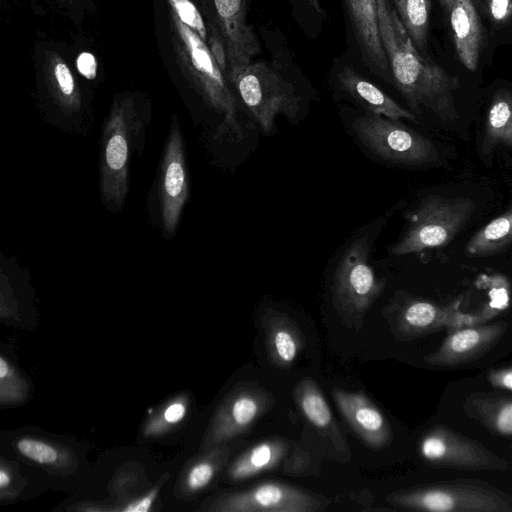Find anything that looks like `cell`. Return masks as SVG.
Returning <instances> with one entry per match:
<instances>
[{
  "instance_id": "obj_1",
  "label": "cell",
  "mask_w": 512,
  "mask_h": 512,
  "mask_svg": "<svg viewBox=\"0 0 512 512\" xmlns=\"http://www.w3.org/2000/svg\"><path fill=\"white\" fill-rule=\"evenodd\" d=\"M156 42L170 75L223 118L232 135L243 138L237 104L226 77L224 45L196 0H153Z\"/></svg>"
},
{
  "instance_id": "obj_2",
  "label": "cell",
  "mask_w": 512,
  "mask_h": 512,
  "mask_svg": "<svg viewBox=\"0 0 512 512\" xmlns=\"http://www.w3.org/2000/svg\"><path fill=\"white\" fill-rule=\"evenodd\" d=\"M379 30L390 76L413 113L422 108L444 122L458 117L454 93L460 82L416 49L390 0H377Z\"/></svg>"
},
{
  "instance_id": "obj_3",
  "label": "cell",
  "mask_w": 512,
  "mask_h": 512,
  "mask_svg": "<svg viewBox=\"0 0 512 512\" xmlns=\"http://www.w3.org/2000/svg\"><path fill=\"white\" fill-rule=\"evenodd\" d=\"M141 128L137 96L129 92L117 95L101 136V199L112 212L119 211L126 199L132 142Z\"/></svg>"
},
{
  "instance_id": "obj_4",
  "label": "cell",
  "mask_w": 512,
  "mask_h": 512,
  "mask_svg": "<svg viewBox=\"0 0 512 512\" xmlns=\"http://www.w3.org/2000/svg\"><path fill=\"white\" fill-rule=\"evenodd\" d=\"M393 507L428 512H512V495L478 480L422 484L386 497Z\"/></svg>"
},
{
  "instance_id": "obj_5",
  "label": "cell",
  "mask_w": 512,
  "mask_h": 512,
  "mask_svg": "<svg viewBox=\"0 0 512 512\" xmlns=\"http://www.w3.org/2000/svg\"><path fill=\"white\" fill-rule=\"evenodd\" d=\"M370 243L361 236L350 243L338 262L332 284V301L343 324L360 331L364 318L384 291L386 280L378 279L369 263Z\"/></svg>"
},
{
  "instance_id": "obj_6",
  "label": "cell",
  "mask_w": 512,
  "mask_h": 512,
  "mask_svg": "<svg viewBox=\"0 0 512 512\" xmlns=\"http://www.w3.org/2000/svg\"><path fill=\"white\" fill-rule=\"evenodd\" d=\"M264 133H271L278 115L294 120L301 98L288 79L265 61L251 62L230 82Z\"/></svg>"
},
{
  "instance_id": "obj_7",
  "label": "cell",
  "mask_w": 512,
  "mask_h": 512,
  "mask_svg": "<svg viewBox=\"0 0 512 512\" xmlns=\"http://www.w3.org/2000/svg\"><path fill=\"white\" fill-rule=\"evenodd\" d=\"M474 210L475 203L468 197H425L391 253L402 256L449 244L469 222Z\"/></svg>"
},
{
  "instance_id": "obj_8",
  "label": "cell",
  "mask_w": 512,
  "mask_h": 512,
  "mask_svg": "<svg viewBox=\"0 0 512 512\" xmlns=\"http://www.w3.org/2000/svg\"><path fill=\"white\" fill-rule=\"evenodd\" d=\"M353 128L372 153L388 162L423 166L440 160L435 145L429 139L399 120L368 113L357 118Z\"/></svg>"
},
{
  "instance_id": "obj_9",
  "label": "cell",
  "mask_w": 512,
  "mask_h": 512,
  "mask_svg": "<svg viewBox=\"0 0 512 512\" xmlns=\"http://www.w3.org/2000/svg\"><path fill=\"white\" fill-rule=\"evenodd\" d=\"M222 41L227 59L226 77L230 82L261 53L255 29L249 21L250 0H196Z\"/></svg>"
},
{
  "instance_id": "obj_10",
  "label": "cell",
  "mask_w": 512,
  "mask_h": 512,
  "mask_svg": "<svg viewBox=\"0 0 512 512\" xmlns=\"http://www.w3.org/2000/svg\"><path fill=\"white\" fill-rule=\"evenodd\" d=\"M422 458L433 466L469 471H505L509 462L478 441L444 425L427 430L419 443Z\"/></svg>"
},
{
  "instance_id": "obj_11",
  "label": "cell",
  "mask_w": 512,
  "mask_h": 512,
  "mask_svg": "<svg viewBox=\"0 0 512 512\" xmlns=\"http://www.w3.org/2000/svg\"><path fill=\"white\" fill-rule=\"evenodd\" d=\"M329 502L321 495L278 481H265L221 496L213 510L224 512H317Z\"/></svg>"
},
{
  "instance_id": "obj_12",
  "label": "cell",
  "mask_w": 512,
  "mask_h": 512,
  "mask_svg": "<svg viewBox=\"0 0 512 512\" xmlns=\"http://www.w3.org/2000/svg\"><path fill=\"white\" fill-rule=\"evenodd\" d=\"M275 401L274 395L256 382L238 385L221 403L205 444L216 446L249 433Z\"/></svg>"
},
{
  "instance_id": "obj_13",
  "label": "cell",
  "mask_w": 512,
  "mask_h": 512,
  "mask_svg": "<svg viewBox=\"0 0 512 512\" xmlns=\"http://www.w3.org/2000/svg\"><path fill=\"white\" fill-rule=\"evenodd\" d=\"M158 190L162 229L171 237L189 196L185 145L175 116L163 152Z\"/></svg>"
},
{
  "instance_id": "obj_14",
  "label": "cell",
  "mask_w": 512,
  "mask_h": 512,
  "mask_svg": "<svg viewBox=\"0 0 512 512\" xmlns=\"http://www.w3.org/2000/svg\"><path fill=\"white\" fill-rule=\"evenodd\" d=\"M332 396L343 418L366 446L382 450L391 444L390 422L363 391L335 387Z\"/></svg>"
},
{
  "instance_id": "obj_15",
  "label": "cell",
  "mask_w": 512,
  "mask_h": 512,
  "mask_svg": "<svg viewBox=\"0 0 512 512\" xmlns=\"http://www.w3.org/2000/svg\"><path fill=\"white\" fill-rule=\"evenodd\" d=\"M38 80L49 97L66 115L79 113L82 95L77 80L61 52L55 45L40 44L34 56Z\"/></svg>"
},
{
  "instance_id": "obj_16",
  "label": "cell",
  "mask_w": 512,
  "mask_h": 512,
  "mask_svg": "<svg viewBox=\"0 0 512 512\" xmlns=\"http://www.w3.org/2000/svg\"><path fill=\"white\" fill-rule=\"evenodd\" d=\"M350 28L364 64L384 79L390 70L383 49L377 0H342Z\"/></svg>"
},
{
  "instance_id": "obj_17",
  "label": "cell",
  "mask_w": 512,
  "mask_h": 512,
  "mask_svg": "<svg viewBox=\"0 0 512 512\" xmlns=\"http://www.w3.org/2000/svg\"><path fill=\"white\" fill-rule=\"evenodd\" d=\"M446 310L429 301L406 293H395L383 308L382 316L393 336L402 341L419 337L441 324Z\"/></svg>"
},
{
  "instance_id": "obj_18",
  "label": "cell",
  "mask_w": 512,
  "mask_h": 512,
  "mask_svg": "<svg viewBox=\"0 0 512 512\" xmlns=\"http://www.w3.org/2000/svg\"><path fill=\"white\" fill-rule=\"evenodd\" d=\"M505 330L504 323L457 330L435 352L425 356L424 361L440 367L463 364L491 348Z\"/></svg>"
},
{
  "instance_id": "obj_19",
  "label": "cell",
  "mask_w": 512,
  "mask_h": 512,
  "mask_svg": "<svg viewBox=\"0 0 512 512\" xmlns=\"http://www.w3.org/2000/svg\"><path fill=\"white\" fill-rule=\"evenodd\" d=\"M268 361L278 369H289L305 347V337L288 314L268 308L261 317Z\"/></svg>"
},
{
  "instance_id": "obj_20",
  "label": "cell",
  "mask_w": 512,
  "mask_h": 512,
  "mask_svg": "<svg viewBox=\"0 0 512 512\" xmlns=\"http://www.w3.org/2000/svg\"><path fill=\"white\" fill-rule=\"evenodd\" d=\"M293 395L305 419L329 439L337 451L350 457L349 447L317 382L311 377L302 378Z\"/></svg>"
},
{
  "instance_id": "obj_21",
  "label": "cell",
  "mask_w": 512,
  "mask_h": 512,
  "mask_svg": "<svg viewBox=\"0 0 512 512\" xmlns=\"http://www.w3.org/2000/svg\"><path fill=\"white\" fill-rule=\"evenodd\" d=\"M449 16L457 56L464 67L474 71L478 67L484 32L473 0H456Z\"/></svg>"
},
{
  "instance_id": "obj_22",
  "label": "cell",
  "mask_w": 512,
  "mask_h": 512,
  "mask_svg": "<svg viewBox=\"0 0 512 512\" xmlns=\"http://www.w3.org/2000/svg\"><path fill=\"white\" fill-rule=\"evenodd\" d=\"M338 82L342 90L348 93L369 114L379 115L393 120L407 119L417 122L415 113L402 107L380 88L363 78L350 67L338 73Z\"/></svg>"
},
{
  "instance_id": "obj_23",
  "label": "cell",
  "mask_w": 512,
  "mask_h": 512,
  "mask_svg": "<svg viewBox=\"0 0 512 512\" xmlns=\"http://www.w3.org/2000/svg\"><path fill=\"white\" fill-rule=\"evenodd\" d=\"M289 442L279 436L266 438L243 451L230 465L227 476L244 481L278 467L288 456Z\"/></svg>"
},
{
  "instance_id": "obj_24",
  "label": "cell",
  "mask_w": 512,
  "mask_h": 512,
  "mask_svg": "<svg viewBox=\"0 0 512 512\" xmlns=\"http://www.w3.org/2000/svg\"><path fill=\"white\" fill-rule=\"evenodd\" d=\"M465 411L486 429L501 436H512V397L487 393L471 394Z\"/></svg>"
},
{
  "instance_id": "obj_25",
  "label": "cell",
  "mask_w": 512,
  "mask_h": 512,
  "mask_svg": "<svg viewBox=\"0 0 512 512\" xmlns=\"http://www.w3.org/2000/svg\"><path fill=\"white\" fill-rule=\"evenodd\" d=\"M498 144L512 147V92L506 89L496 91L491 99L481 145L483 155Z\"/></svg>"
},
{
  "instance_id": "obj_26",
  "label": "cell",
  "mask_w": 512,
  "mask_h": 512,
  "mask_svg": "<svg viewBox=\"0 0 512 512\" xmlns=\"http://www.w3.org/2000/svg\"><path fill=\"white\" fill-rule=\"evenodd\" d=\"M512 244V208L479 229L467 242L465 254L484 257L501 253Z\"/></svg>"
},
{
  "instance_id": "obj_27",
  "label": "cell",
  "mask_w": 512,
  "mask_h": 512,
  "mask_svg": "<svg viewBox=\"0 0 512 512\" xmlns=\"http://www.w3.org/2000/svg\"><path fill=\"white\" fill-rule=\"evenodd\" d=\"M396 14L413 42L421 53L427 50L431 0H390Z\"/></svg>"
},
{
  "instance_id": "obj_28",
  "label": "cell",
  "mask_w": 512,
  "mask_h": 512,
  "mask_svg": "<svg viewBox=\"0 0 512 512\" xmlns=\"http://www.w3.org/2000/svg\"><path fill=\"white\" fill-rule=\"evenodd\" d=\"M49 8L65 16L77 28H80L88 16L97 11L96 0H43Z\"/></svg>"
},
{
  "instance_id": "obj_29",
  "label": "cell",
  "mask_w": 512,
  "mask_h": 512,
  "mask_svg": "<svg viewBox=\"0 0 512 512\" xmlns=\"http://www.w3.org/2000/svg\"><path fill=\"white\" fill-rule=\"evenodd\" d=\"M223 453L216 449L211 457L196 463L188 472L186 484L190 491H198L206 487L214 478L220 464Z\"/></svg>"
},
{
  "instance_id": "obj_30",
  "label": "cell",
  "mask_w": 512,
  "mask_h": 512,
  "mask_svg": "<svg viewBox=\"0 0 512 512\" xmlns=\"http://www.w3.org/2000/svg\"><path fill=\"white\" fill-rule=\"evenodd\" d=\"M17 450L25 458L39 464H52L58 459V452L53 446L32 438L20 439Z\"/></svg>"
},
{
  "instance_id": "obj_31",
  "label": "cell",
  "mask_w": 512,
  "mask_h": 512,
  "mask_svg": "<svg viewBox=\"0 0 512 512\" xmlns=\"http://www.w3.org/2000/svg\"><path fill=\"white\" fill-rule=\"evenodd\" d=\"M187 406L183 400L171 402L162 412L161 417L155 418L146 428V434H157L169 425L180 422L186 414Z\"/></svg>"
},
{
  "instance_id": "obj_32",
  "label": "cell",
  "mask_w": 512,
  "mask_h": 512,
  "mask_svg": "<svg viewBox=\"0 0 512 512\" xmlns=\"http://www.w3.org/2000/svg\"><path fill=\"white\" fill-rule=\"evenodd\" d=\"M487 12L494 26H503L512 20V0H488Z\"/></svg>"
},
{
  "instance_id": "obj_33",
  "label": "cell",
  "mask_w": 512,
  "mask_h": 512,
  "mask_svg": "<svg viewBox=\"0 0 512 512\" xmlns=\"http://www.w3.org/2000/svg\"><path fill=\"white\" fill-rule=\"evenodd\" d=\"M487 380L494 388L512 392V366L491 369Z\"/></svg>"
},
{
  "instance_id": "obj_34",
  "label": "cell",
  "mask_w": 512,
  "mask_h": 512,
  "mask_svg": "<svg viewBox=\"0 0 512 512\" xmlns=\"http://www.w3.org/2000/svg\"><path fill=\"white\" fill-rule=\"evenodd\" d=\"M76 65L79 73L88 80H94L97 74V61L90 52L78 55Z\"/></svg>"
},
{
  "instance_id": "obj_35",
  "label": "cell",
  "mask_w": 512,
  "mask_h": 512,
  "mask_svg": "<svg viewBox=\"0 0 512 512\" xmlns=\"http://www.w3.org/2000/svg\"><path fill=\"white\" fill-rule=\"evenodd\" d=\"M310 458L307 452L298 449L293 452L291 457L287 456L285 459V471L290 473H300L308 468Z\"/></svg>"
},
{
  "instance_id": "obj_36",
  "label": "cell",
  "mask_w": 512,
  "mask_h": 512,
  "mask_svg": "<svg viewBox=\"0 0 512 512\" xmlns=\"http://www.w3.org/2000/svg\"><path fill=\"white\" fill-rule=\"evenodd\" d=\"M290 2L293 7L308 11L314 17L325 18V11L320 0H290Z\"/></svg>"
},
{
  "instance_id": "obj_37",
  "label": "cell",
  "mask_w": 512,
  "mask_h": 512,
  "mask_svg": "<svg viewBox=\"0 0 512 512\" xmlns=\"http://www.w3.org/2000/svg\"><path fill=\"white\" fill-rule=\"evenodd\" d=\"M157 490L151 491L146 496L128 504L122 510L125 512H146L150 510L151 505L156 497Z\"/></svg>"
},
{
  "instance_id": "obj_38",
  "label": "cell",
  "mask_w": 512,
  "mask_h": 512,
  "mask_svg": "<svg viewBox=\"0 0 512 512\" xmlns=\"http://www.w3.org/2000/svg\"><path fill=\"white\" fill-rule=\"evenodd\" d=\"M10 484V476L4 468L0 470V488L3 490Z\"/></svg>"
},
{
  "instance_id": "obj_39",
  "label": "cell",
  "mask_w": 512,
  "mask_h": 512,
  "mask_svg": "<svg viewBox=\"0 0 512 512\" xmlns=\"http://www.w3.org/2000/svg\"><path fill=\"white\" fill-rule=\"evenodd\" d=\"M455 1L456 0H438V2L440 3V5L442 6L443 10L446 13H450Z\"/></svg>"
},
{
  "instance_id": "obj_40",
  "label": "cell",
  "mask_w": 512,
  "mask_h": 512,
  "mask_svg": "<svg viewBox=\"0 0 512 512\" xmlns=\"http://www.w3.org/2000/svg\"><path fill=\"white\" fill-rule=\"evenodd\" d=\"M510 450L512 451V444L510 445Z\"/></svg>"
}]
</instances>
